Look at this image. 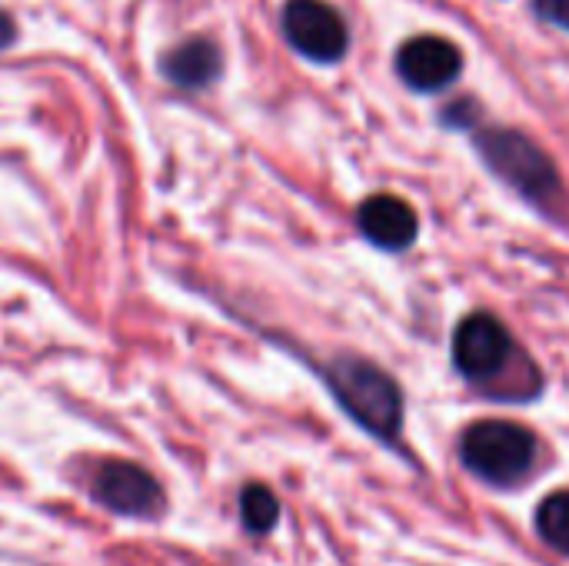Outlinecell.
<instances>
[{"label": "cell", "instance_id": "cell-8", "mask_svg": "<svg viewBox=\"0 0 569 566\" xmlns=\"http://www.w3.org/2000/svg\"><path fill=\"white\" fill-rule=\"evenodd\" d=\"M360 234L380 250H407L417 240V214L393 193H373L357 210Z\"/></svg>", "mask_w": 569, "mask_h": 566}, {"label": "cell", "instance_id": "cell-3", "mask_svg": "<svg viewBox=\"0 0 569 566\" xmlns=\"http://www.w3.org/2000/svg\"><path fill=\"white\" fill-rule=\"evenodd\" d=\"M473 143L480 157L487 160V167L503 183H510L523 200L547 207L563 193V180H560L553 157L540 143H533L523 130L490 127V130H480Z\"/></svg>", "mask_w": 569, "mask_h": 566}, {"label": "cell", "instance_id": "cell-13", "mask_svg": "<svg viewBox=\"0 0 569 566\" xmlns=\"http://www.w3.org/2000/svg\"><path fill=\"white\" fill-rule=\"evenodd\" d=\"M13 40H17V23H13V17L7 10H0V50L10 47Z\"/></svg>", "mask_w": 569, "mask_h": 566}, {"label": "cell", "instance_id": "cell-2", "mask_svg": "<svg viewBox=\"0 0 569 566\" xmlns=\"http://www.w3.org/2000/svg\"><path fill=\"white\" fill-rule=\"evenodd\" d=\"M453 364L473 387L503 397V384L510 380L513 397H530L527 387H520L517 367H527L530 360L510 337V330L493 314H470L453 334Z\"/></svg>", "mask_w": 569, "mask_h": 566}, {"label": "cell", "instance_id": "cell-10", "mask_svg": "<svg viewBox=\"0 0 569 566\" xmlns=\"http://www.w3.org/2000/svg\"><path fill=\"white\" fill-rule=\"evenodd\" d=\"M277 517H280V504L270 494V487H263V484L243 487V494H240V520H243V527L250 534H270L277 527Z\"/></svg>", "mask_w": 569, "mask_h": 566}, {"label": "cell", "instance_id": "cell-9", "mask_svg": "<svg viewBox=\"0 0 569 566\" xmlns=\"http://www.w3.org/2000/svg\"><path fill=\"white\" fill-rule=\"evenodd\" d=\"M163 77L183 90H203L220 77V50L213 40L207 37H193L183 40L180 47H173L163 63H160Z\"/></svg>", "mask_w": 569, "mask_h": 566}, {"label": "cell", "instance_id": "cell-12", "mask_svg": "<svg viewBox=\"0 0 569 566\" xmlns=\"http://www.w3.org/2000/svg\"><path fill=\"white\" fill-rule=\"evenodd\" d=\"M537 3V13L557 27L569 30V0H533Z\"/></svg>", "mask_w": 569, "mask_h": 566}, {"label": "cell", "instance_id": "cell-1", "mask_svg": "<svg viewBox=\"0 0 569 566\" xmlns=\"http://www.w3.org/2000/svg\"><path fill=\"white\" fill-rule=\"evenodd\" d=\"M327 387L367 434L397 444L403 430V394L387 370L363 357H340L327 367Z\"/></svg>", "mask_w": 569, "mask_h": 566}, {"label": "cell", "instance_id": "cell-6", "mask_svg": "<svg viewBox=\"0 0 569 566\" xmlns=\"http://www.w3.org/2000/svg\"><path fill=\"white\" fill-rule=\"evenodd\" d=\"M93 497L110 514L133 517V520H153L163 507L160 484L137 464L127 460H107L93 477Z\"/></svg>", "mask_w": 569, "mask_h": 566}, {"label": "cell", "instance_id": "cell-4", "mask_svg": "<svg viewBox=\"0 0 569 566\" xmlns=\"http://www.w3.org/2000/svg\"><path fill=\"white\" fill-rule=\"evenodd\" d=\"M537 437L510 420H480L460 440V457L467 470L493 487H510L523 480L537 464Z\"/></svg>", "mask_w": 569, "mask_h": 566}, {"label": "cell", "instance_id": "cell-11", "mask_svg": "<svg viewBox=\"0 0 569 566\" xmlns=\"http://www.w3.org/2000/svg\"><path fill=\"white\" fill-rule=\"evenodd\" d=\"M537 530L557 554L569 557V490L543 500V507L537 510Z\"/></svg>", "mask_w": 569, "mask_h": 566}, {"label": "cell", "instance_id": "cell-5", "mask_svg": "<svg viewBox=\"0 0 569 566\" xmlns=\"http://www.w3.org/2000/svg\"><path fill=\"white\" fill-rule=\"evenodd\" d=\"M280 27L287 43L317 63H337L350 47L347 23L340 10L327 0H287Z\"/></svg>", "mask_w": 569, "mask_h": 566}, {"label": "cell", "instance_id": "cell-7", "mask_svg": "<svg viewBox=\"0 0 569 566\" xmlns=\"http://www.w3.org/2000/svg\"><path fill=\"white\" fill-rule=\"evenodd\" d=\"M463 70V53L447 37H413L397 50V73L417 93H437L450 87Z\"/></svg>", "mask_w": 569, "mask_h": 566}]
</instances>
